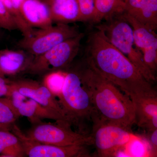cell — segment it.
Wrapping results in <instances>:
<instances>
[{"label": "cell", "instance_id": "1", "mask_svg": "<svg viewBox=\"0 0 157 157\" xmlns=\"http://www.w3.org/2000/svg\"><path fill=\"white\" fill-rule=\"evenodd\" d=\"M86 63L116 86L132 101L156 96L151 82L110 43L100 29L92 32L87 42Z\"/></svg>", "mask_w": 157, "mask_h": 157}, {"label": "cell", "instance_id": "2", "mask_svg": "<svg viewBox=\"0 0 157 157\" xmlns=\"http://www.w3.org/2000/svg\"><path fill=\"white\" fill-rule=\"evenodd\" d=\"M86 65L79 74L90 96L94 114L131 129L135 124V108L131 98L86 63Z\"/></svg>", "mask_w": 157, "mask_h": 157}, {"label": "cell", "instance_id": "3", "mask_svg": "<svg viewBox=\"0 0 157 157\" xmlns=\"http://www.w3.org/2000/svg\"><path fill=\"white\" fill-rule=\"evenodd\" d=\"M122 14H118L96 27L104 32L110 43L139 70L147 81L156 80L155 74L147 67L135 45L132 26Z\"/></svg>", "mask_w": 157, "mask_h": 157}, {"label": "cell", "instance_id": "4", "mask_svg": "<svg viewBox=\"0 0 157 157\" xmlns=\"http://www.w3.org/2000/svg\"><path fill=\"white\" fill-rule=\"evenodd\" d=\"M58 101L71 122L92 117L94 113L88 91L79 73L67 72Z\"/></svg>", "mask_w": 157, "mask_h": 157}, {"label": "cell", "instance_id": "5", "mask_svg": "<svg viewBox=\"0 0 157 157\" xmlns=\"http://www.w3.org/2000/svg\"><path fill=\"white\" fill-rule=\"evenodd\" d=\"M92 117L94 124L90 135L98 156H115L121 148L137 138L131 129L103 120L94 115Z\"/></svg>", "mask_w": 157, "mask_h": 157}, {"label": "cell", "instance_id": "6", "mask_svg": "<svg viewBox=\"0 0 157 157\" xmlns=\"http://www.w3.org/2000/svg\"><path fill=\"white\" fill-rule=\"evenodd\" d=\"M67 121H57L56 123L42 122L39 121L27 132L26 136L40 143L57 145H92L90 135L74 132Z\"/></svg>", "mask_w": 157, "mask_h": 157}, {"label": "cell", "instance_id": "7", "mask_svg": "<svg viewBox=\"0 0 157 157\" xmlns=\"http://www.w3.org/2000/svg\"><path fill=\"white\" fill-rule=\"evenodd\" d=\"M84 36V34L80 33L41 55L35 57L28 72L41 74L56 70H65L78 54L81 40Z\"/></svg>", "mask_w": 157, "mask_h": 157}, {"label": "cell", "instance_id": "8", "mask_svg": "<svg viewBox=\"0 0 157 157\" xmlns=\"http://www.w3.org/2000/svg\"><path fill=\"white\" fill-rule=\"evenodd\" d=\"M78 28L67 24L57 23L45 28L34 30L31 36L17 43L18 47L35 57L41 55L59 43L79 34Z\"/></svg>", "mask_w": 157, "mask_h": 157}, {"label": "cell", "instance_id": "9", "mask_svg": "<svg viewBox=\"0 0 157 157\" xmlns=\"http://www.w3.org/2000/svg\"><path fill=\"white\" fill-rule=\"evenodd\" d=\"M12 133L20 140L25 153L30 157H90L86 145L57 146L37 142L32 140L23 132L19 127L13 124Z\"/></svg>", "mask_w": 157, "mask_h": 157}, {"label": "cell", "instance_id": "10", "mask_svg": "<svg viewBox=\"0 0 157 157\" xmlns=\"http://www.w3.org/2000/svg\"><path fill=\"white\" fill-rule=\"evenodd\" d=\"M123 14L132 26L136 47L142 53L147 67L155 74L157 68V36L155 31L142 24L130 14L125 12Z\"/></svg>", "mask_w": 157, "mask_h": 157}, {"label": "cell", "instance_id": "11", "mask_svg": "<svg viewBox=\"0 0 157 157\" xmlns=\"http://www.w3.org/2000/svg\"><path fill=\"white\" fill-rule=\"evenodd\" d=\"M10 84L12 88L17 90L27 98L33 99L69 120L65 115L56 97L43 83L31 79H18L10 80Z\"/></svg>", "mask_w": 157, "mask_h": 157}, {"label": "cell", "instance_id": "12", "mask_svg": "<svg viewBox=\"0 0 157 157\" xmlns=\"http://www.w3.org/2000/svg\"><path fill=\"white\" fill-rule=\"evenodd\" d=\"M35 56L23 49L0 50V75L15 76L28 71Z\"/></svg>", "mask_w": 157, "mask_h": 157}, {"label": "cell", "instance_id": "13", "mask_svg": "<svg viewBox=\"0 0 157 157\" xmlns=\"http://www.w3.org/2000/svg\"><path fill=\"white\" fill-rule=\"evenodd\" d=\"M20 11L24 19L32 28H45L53 25L49 8L43 0H23Z\"/></svg>", "mask_w": 157, "mask_h": 157}, {"label": "cell", "instance_id": "14", "mask_svg": "<svg viewBox=\"0 0 157 157\" xmlns=\"http://www.w3.org/2000/svg\"><path fill=\"white\" fill-rule=\"evenodd\" d=\"M135 108V124L147 132L157 129V97H144L132 101Z\"/></svg>", "mask_w": 157, "mask_h": 157}, {"label": "cell", "instance_id": "15", "mask_svg": "<svg viewBox=\"0 0 157 157\" xmlns=\"http://www.w3.org/2000/svg\"><path fill=\"white\" fill-rule=\"evenodd\" d=\"M50 10L53 22L69 24L80 21V13L76 0H43Z\"/></svg>", "mask_w": 157, "mask_h": 157}, {"label": "cell", "instance_id": "16", "mask_svg": "<svg viewBox=\"0 0 157 157\" xmlns=\"http://www.w3.org/2000/svg\"><path fill=\"white\" fill-rule=\"evenodd\" d=\"M17 111L20 116L27 117L33 124L36 123L42 119L67 121L71 123L67 118L44 107L30 98L25 101L17 109Z\"/></svg>", "mask_w": 157, "mask_h": 157}, {"label": "cell", "instance_id": "17", "mask_svg": "<svg viewBox=\"0 0 157 157\" xmlns=\"http://www.w3.org/2000/svg\"><path fill=\"white\" fill-rule=\"evenodd\" d=\"M125 0H95V16L93 23L107 21L124 11Z\"/></svg>", "mask_w": 157, "mask_h": 157}, {"label": "cell", "instance_id": "18", "mask_svg": "<svg viewBox=\"0 0 157 157\" xmlns=\"http://www.w3.org/2000/svg\"><path fill=\"white\" fill-rule=\"evenodd\" d=\"M1 157H21L25 155L18 137L8 130H0Z\"/></svg>", "mask_w": 157, "mask_h": 157}, {"label": "cell", "instance_id": "19", "mask_svg": "<svg viewBox=\"0 0 157 157\" xmlns=\"http://www.w3.org/2000/svg\"><path fill=\"white\" fill-rule=\"evenodd\" d=\"M132 16L149 28L156 31L157 28V0H149L142 9L135 15Z\"/></svg>", "mask_w": 157, "mask_h": 157}, {"label": "cell", "instance_id": "20", "mask_svg": "<svg viewBox=\"0 0 157 157\" xmlns=\"http://www.w3.org/2000/svg\"><path fill=\"white\" fill-rule=\"evenodd\" d=\"M67 71L56 70L46 73L43 80V84L47 87L56 98H59L64 82Z\"/></svg>", "mask_w": 157, "mask_h": 157}, {"label": "cell", "instance_id": "21", "mask_svg": "<svg viewBox=\"0 0 157 157\" xmlns=\"http://www.w3.org/2000/svg\"><path fill=\"white\" fill-rule=\"evenodd\" d=\"M12 9L10 14L16 24L17 29L19 30L23 37L30 36L34 30L25 21L20 11V6L23 0H11Z\"/></svg>", "mask_w": 157, "mask_h": 157}, {"label": "cell", "instance_id": "22", "mask_svg": "<svg viewBox=\"0 0 157 157\" xmlns=\"http://www.w3.org/2000/svg\"><path fill=\"white\" fill-rule=\"evenodd\" d=\"M20 116L8 98H0V124L12 125Z\"/></svg>", "mask_w": 157, "mask_h": 157}, {"label": "cell", "instance_id": "23", "mask_svg": "<svg viewBox=\"0 0 157 157\" xmlns=\"http://www.w3.org/2000/svg\"><path fill=\"white\" fill-rule=\"evenodd\" d=\"M80 13V21L93 22L95 16V0H76Z\"/></svg>", "mask_w": 157, "mask_h": 157}, {"label": "cell", "instance_id": "24", "mask_svg": "<svg viewBox=\"0 0 157 157\" xmlns=\"http://www.w3.org/2000/svg\"><path fill=\"white\" fill-rule=\"evenodd\" d=\"M0 28L10 31L17 29L14 20L2 0H0Z\"/></svg>", "mask_w": 157, "mask_h": 157}, {"label": "cell", "instance_id": "25", "mask_svg": "<svg viewBox=\"0 0 157 157\" xmlns=\"http://www.w3.org/2000/svg\"><path fill=\"white\" fill-rule=\"evenodd\" d=\"M149 0H125L124 11L134 16L146 5Z\"/></svg>", "mask_w": 157, "mask_h": 157}, {"label": "cell", "instance_id": "26", "mask_svg": "<svg viewBox=\"0 0 157 157\" xmlns=\"http://www.w3.org/2000/svg\"><path fill=\"white\" fill-rule=\"evenodd\" d=\"M12 90L10 95L8 98H9L11 104L13 107L17 110L21 104L27 100L28 98L21 94L17 90L12 88Z\"/></svg>", "mask_w": 157, "mask_h": 157}, {"label": "cell", "instance_id": "27", "mask_svg": "<svg viewBox=\"0 0 157 157\" xmlns=\"http://www.w3.org/2000/svg\"><path fill=\"white\" fill-rule=\"evenodd\" d=\"M12 89L10 84V80L6 77L0 75V98H8L11 94Z\"/></svg>", "mask_w": 157, "mask_h": 157}, {"label": "cell", "instance_id": "28", "mask_svg": "<svg viewBox=\"0 0 157 157\" xmlns=\"http://www.w3.org/2000/svg\"><path fill=\"white\" fill-rule=\"evenodd\" d=\"M147 137L155 156L157 155V129L147 132Z\"/></svg>", "mask_w": 157, "mask_h": 157}, {"label": "cell", "instance_id": "29", "mask_svg": "<svg viewBox=\"0 0 157 157\" xmlns=\"http://www.w3.org/2000/svg\"><path fill=\"white\" fill-rule=\"evenodd\" d=\"M13 124H0V130H11Z\"/></svg>", "mask_w": 157, "mask_h": 157}, {"label": "cell", "instance_id": "30", "mask_svg": "<svg viewBox=\"0 0 157 157\" xmlns=\"http://www.w3.org/2000/svg\"><path fill=\"white\" fill-rule=\"evenodd\" d=\"M0 157H1V156H0Z\"/></svg>", "mask_w": 157, "mask_h": 157}, {"label": "cell", "instance_id": "31", "mask_svg": "<svg viewBox=\"0 0 157 157\" xmlns=\"http://www.w3.org/2000/svg\"><path fill=\"white\" fill-rule=\"evenodd\" d=\"M0 33H1V32H0Z\"/></svg>", "mask_w": 157, "mask_h": 157}]
</instances>
